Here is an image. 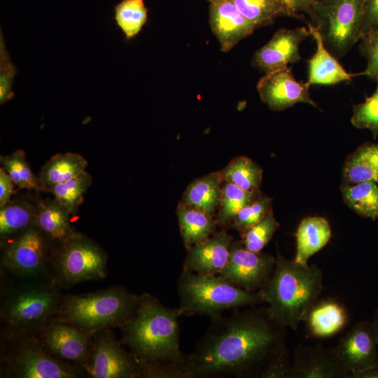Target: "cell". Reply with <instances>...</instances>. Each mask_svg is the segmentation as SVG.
I'll use <instances>...</instances> for the list:
<instances>
[{
    "mask_svg": "<svg viewBox=\"0 0 378 378\" xmlns=\"http://www.w3.org/2000/svg\"><path fill=\"white\" fill-rule=\"evenodd\" d=\"M87 160L80 155L74 153L57 154L52 156L41 168L38 181L40 189L66 182L85 172Z\"/></svg>",
    "mask_w": 378,
    "mask_h": 378,
    "instance_id": "cell-25",
    "label": "cell"
},
{
    "mask_svg": "<svg viewBox=\"0 0 378 378\" xmlns=\"http://www.w3.org/2000/svg\"><path fill=\"white\" fill-rule=\"evenodd\" d=\"M69 214L55 200L41 202L36 207L34 225L50 239L64 243L76 234Z\"/></svg>",
    "mask_w": 378,
    "mask_h": 378,
    "instance_id": "cell-26",
    "label": "cell"
},
{
    "mask_svg": "<svg viewBox=\"0 0 378 378\" xmlns=\"http://www.w3.org/2000/svg\"><path fill=\"white\" fill-rule=\"evenodd\" d=\"M260 191L248 192L224 180L217 222L221 225L231 224L237 213L258 196Z\"/></svg>",
    "mask_w": 378,
    "mask_h": 378,
    "instance_id": "cell-34",
    "label": "cell"
},
{
    "mask_svg": "<svg viewBox=\"0 0 378 378\" xmlns=\"http://www.w3.org/2000/svg\"><path fill=\"white\" fill-rule=\"evenodd\" d=\"M95 332L62 321H55L44 328L41 343L55 358L83 363L90 356L92 339Z\"/></svg>",
    "mask_w": 378,
    "mask_h": 378,
    "instance_id": "cell-16",
    "label": "cell"
},
{
    "mask_svg": "<svg viewBox=\"0 0 378 378\" xmlns=\"http://www.w3.org/2000/svg\"><path fill=\"white\" fill-rule=\"evenodd\" d=\"M377 346L378 335L372 322L363 321L341 337L335 349L349 377L378 365Z\"/></svg>",
    "mask_w": 378,
    "mask_h": 378,
    "instance_id": "cell-10",
    "label": "cell"
},
{
    "mask_svg": "<svg viewBox=\"0 0 378 378\" xmlns=\"http://www.w3.org/2000/svg\"><path fill=\"white\" fill-rule=\"evenodd\" d=\"M304 321L311 335L325 338L332 337L344 328L348 321V314L340 303L326 300L317 302Z\"/></svg>",
    "mask_w": 378,
    "mask_h": 378,
    "instance_id": "cell-22",
    "label": "cell"
},
{
    "mask_svg": "<svg viewBox=\"0 0 378 378\" xmlns=\"http://www.w3.org/2000/svg\"><path fill=\"white\" fill-rule=\"evenodd\" d=\"M224 180L248 192L260 191L262 170L256 163L245 156L232 160L221 171Z\"/></svg>",
    "mask_w": 378,
    "mask_h": 378,
    "instance_id": "cell-30",
    "label": "cell"
},
{
    "mask_svg": "<svg viewBox=\"0 0 378 378\" xmlns=\"http://www.w3.org/2000/svg\"><path fill=\"white\" fill-rule=\"evenodd\" d=\"M140 299L120 287L70 295L59 307V321L94 331L113 325H123L134 314Z\"/></svg>",
    "mask_w": 378,
    "mask_h": 378,
    "instance_id": "cell-5",
    "label": "cell"
},
{
    "mask_svg": "<svg viewBox=\"0 0 378 378\" xmlns=\"http://www.w3.org/2000/svg\"><path fill=\"white\" fill-rule=\"evenodd\" d=\"M17 69L13 64L4 43L2 32L0 37V104L2 105L14 97L12 90Z\"/></svg>",
    "mask_w": 378,
    "mask_h": 378,
    "instance_id": "cell-40",
    "label": "cell"
},
{
    "mask_svg": "<svg viewBox=\"0 0 378 378\" xmlns=\"http://www.w3.org/2000/svg\"><path fill=\"white\" fill-rule=\"evenodd\" d=\"M279 224L272 212L258 223L241 232L242 244L248 250L260 252L279 229Z\"/></svg>",
    "mask_w": 378,
    "mask_h": 378,
    "instance_id": "cell-36",
    "label": "cell"
},
{
    "mask_svg": "<svg viewBox=\"0 0 378 378\" xmlns=\"http://www.w3.org/2000/svg\"><path fill=\"white\" fill-rule=\"evenodd\" d=\"M63 244L57 262L62 281L72 284L106 276V256L92 241L76 233Z\"/></svg>",
    "mask_w": 378,
    "mask_h": 378,
    "instance_id": "cell-8",
    "label": "cell"
},
{
    "mask_svg": "<svg viewBox=\"0 0 378 378\" xmlns=\"http://www.w3.org/2000/svg\"><path fill=\"white\" fill-rule=\"evenodd\" d=\"M310 35L304 27L278 29L271 39L253 55L252 65L265 74L288 66L299 62V47Z\"/></svg>",
    "mask_w": 378,
    "mask_h": 378,
    "instance_id": "cell-15",
    "label": "cell"
},
{
    "mask_svg": "<svg viewBox=\"0 0 378 378\" xmlns=\"http://www.w3.org/2000/svg\"><path fill=\"white\" fill-rule=\"evenodd\" d=\"M180 315L214 317L224 310L265 303L260 290H246L220 276L184 270L178 283Z\"/></svg>",
    "mask_w": 378,
    "mask_h": 378,
    "instance_id": "cell-4",
    "label": "cell"
},
{
    "mask_svg": "<svg viewBox=\"0 0 378 378\" xmlns=\"http://www.w3.org/2000/svg\"><path fill=\"white\" fill-rule=\"evenodd\" d=\"M114 10L115 22L127 40L136 36L148 20L144 0H122Z\"/></svg>",
    "mask_w": 378,
    "mask_h": 378,
    "instance_id": "cell-33",
    "label": "cell"
},
{
    "mask_svg": "<svg viewBox=\"0 0 378 378\" xmlns=\"http://www.w3.org/2000/svg\"><path fill=\"white\" fill-rule=\"evenodd\" d=\"M322 289L323 274L316 265L288 260L277 250L273 273L259 290L270 316L285 328L296 330Z\"/></svg>",
    "mask_w": 378,
    "mask_h": 378,
    "instance_id": "cell-3",
    "label": "cell"
},
{
    "mask_svg": "<svg viewBox=\"0 0 378 378\" xmlns=\"http://www.w3.org/2000/svg\"><path fill=\"white\" fill-rule=\"evenodd\" d=\"M223 182L221 172L199 178L188 186L179 204L213 217L220 206Z\"/></svg>",
    "mask_w": 378,
    "mask_h": 378,
    "instance_id": "cell-21",
    "label": "cell"
},
{
    "mask_svg": "<svg viewBox=\"0 0 378 378\" xmlns=\"http://www.w3.org/2000/svg\"><path fill=\"white\" fill-rule=\"evenodd\" d=\"M13 182L6 171L0 169V207L4 206L10 202L13 193Z\"/></svg>",
    "mask_w": 378,
    "mask_h": 378,
    "instance_id": "cell-43",
    "label": "cell"
},
{
    "mask_svg": "<svg viewBox=\"0 0 378 378\" xmlns=\"http://www.w3.org/2000/svg\"><path fill=\"white\" fill-rule=\"evenodd\" d=\"M378 335V309H376L372 321Z\"/></svg>",
    "mask_w": 378,
    "mask_h": 378,
    "instance_id": "cell-45",
    "label": "cell"
},
{
    "mask_svg": "<svg viewBox=\"0 0 378 378\" xmlns=\"http://www.w3.org/2000/svg\"><path fill=\"white\" fill-rule=\"evenodd\" d=\"M208 1L210 27L222 51H230L253 32L255 27L240 13L231 0Z\"/></svg>",
    "mask_w": 378,
    "mask_h": 378,
    "instance_id": "cell-18",
    "label": "cell"
},
{
    "mask_svg": "<svg viewBox=\"0 0 378 378\" xmlns=\"http://www.w3.org/2000/svg\"><path fill=\"white\" fill-rule=\"evenodd\" d=\"M10 366L16 377L20 378H72L79 374L75 367L55 358L38 342L20 344Z\"/></svg>",
    "mask_w": 378,
    "mask_h": 378,
    "instance_id": "cell-12",
    "label": "cell"
},
{
    "mask_svg": "<svg viewBox=\"0 0 378 378\" xmlns=\"http://www.w3.org/2000/svg\"><path fill=\"white\" fill-rule=\"evenodd\" d=\"M365 0H317L310 22L326 48L341 58L362 36Z\"/></svg>",
    "mask_w": 378,
    "mask_h": 378,
    "instance_id": "cell-6",
    "label": "cell"
},
{
    "mask_svg": "<svg viewBox=\"0 0 378 378\" xmlns=\"http://www.w3.org/2000/svg\"><path fill=\"white\" fill-rule=\"evenodd\" d=\"M360 50L367 61L365 70L356 74L378 80V27L362 36L360 39Z\"/></svg>",
    "mask_w": 378,
    "mask_h": 378,
    "instance_id": "cell-39",
    "label": "cell"
},
{
    "mask_svg": "<svg viewBox=\"0 0 378 378\" xmlns=\"http://www.w3.org/2000/svg\"><path fill=\"white\" fill-rule=\"evenodd\" d=\"M335 347L298 344L294 349L290 378H348Z\"/></svg>",
    "mask_w": 378,
    "mask_h": 378,
    "instance_id": "cell-17",
    "label": "cell"
},
{
    "mask_svg": "<svg viewBox=\"0 0 378 378\" xmlns=\"http://www.w3.org/2000/svg\"><path fill=\"white\" fill-rule=\"evenodd\" d=\"M214 319L194 351L184 358L181 377H260L274 358L288 351L286 328L270 316L267 307Z\"/></svg>",
    "mask_w": 378,
    "mask_h": 378,
    "instance_id": "cell-1",
    "label": "cell"
},
{
    "mask_svg": "<svg viewBox=\"0 0 378 378\" xmlns=\"http://www.w3.org/2000/svg\"><path fill=\"white\" fill-rule=\"evenodd\" d=\"M307 24L316 45L314 55L307 60L308 84L330 85L351 81L356 74L347 72L326 48L319 31L310 22Z\"/></svg>",
    "mask_w": 378,
    "mask_h": 378,
    "instance_id": "cell-20",
    "label": "cell"
},
{
    "mask_svg": "<svg viewBox=\"0 0 378 378\" xmlns=\"http://www.w3.org/2000/svg\"><path fill=\"white\" fill-rule=\"evenodd\" d=\"M346 204L360 216L378 218V185L373 181L344 183L341 188Z\"/></svg>",
    "mask_w": 378,
    "mask_h": 378,
    "instance_id": "cell-28",
    "label": "cell"
},
{
    "mask_svg": "<svg viewBox=\"0 0 378 378\" xmlns=\"http://www.w3.org/2000/svg\"><path fill=\"white\" fill-rule=\"evenodd\" d=\"M276 258L248 250L242 242H232L228 262L219 275L248 291L259 290L272 276Z\"/></svg>",
    "mask_w": 378,
    "mask_h": 378,
    "instance_id": "cell-9",
    "label": "cell"
},
{
    "mask_svg": "<svg viewBox=\"0 0 378 378\" xmlns=\"http://www.w3.org/2000/svg\"><path fill=\"white\" fill-rule=\"evenodd\" d=\"M240 13L255 27L270 25L280 16H288L277 0H231Z\"/></svg>",
    "mask_w": 378,
    "mask_h": 378,
    "instance_id": "cell-31",
    "label": "cell"
},
{
    "mask_svg": "<svg viewBox=\"0 0 378 378\" xmlns=\"http://www.w3.org/2000/svg\"><path fill=\"white\" fill-rule=\"evenodd\" d=\"M55 289L44 286H30L14 293L3 311L4 321L14 330H25L42 325L59 308Z\"/></svg>",
    "mask_w": 378,
    "mask_h": 378,
    "instance_id": "cell-7",
    "label": "cell"
},
{
    "mask_svg": "<svg viewBox=\"0 0 378 378\" xmlns=\"http://www.w3.org/2000/svg\"><path fill=\"white\" fill-rule=\"evenodd\" d=\"M287 10L289 17L306 21L304 14L312 18L317 0H277Z\"/></svg>",
    "mask_w": 378,
    "mask_h": 378,
    "instance_id": "cell-41",
    "label": "cell"
},
{
    "mask_svg": "<svg viewBox=\"0 0 378 378\" xmlns=\"http://www.w3.org/2000/svg\"><path fill=\"white\" fill-rule=\"evenodd\" d=\"M177 215L181 234L187 250L210 238L216 222L205 213L178 204Z\"/></svg>",
    "mask_w": 378,
    "mask_h": 378,
    "instance_id": "cell-27",
    "label": "cell"
},
{
    "mask_svg": "<svg viewBox=\"0 0 378 378\" xmlns=\"http://www.w3.org/2000/svg\"><path fill=\"white\" fill-rule=\"evenodd\" d=\"M342 177L344 183H378V143L363 144L349 155L344 164Z\"/></svg>",
    "mask_w": 378,
    "mask_h": 378,
    "instance_id": "cell-24",
    "label": "cell"
},
{
    "mask_svg": "<svg viewBox=\"0 0 378 378\" xmlns=\"http://www.w3.org/2000/svg\"><path fill=\"white\" fill-rule=\"evenodd\" d=\"M179 316L178 309L167 308L155 297L144 295L134 314L123 324L125 342L144 374L181 377L184 358L179 349Z\"/></svg>",
    "mask_w": 378,
    "mask_h": 378,
    "instance_id": "cell-2",
    "label": "cell"
},
{
    "mask_svg": "<svg viewBox=\"0 0 378 378\" xmlns=\"http://www.w3.org/2000/svg\"><path fill=\"white\" fill-rule=\"evenodd\" d=\"M351 124L358 129L370 130L375 139L378 136V80L374 92L365 100L353 106Z\"/></svg>",
    "mask_w": 378,
    "mask_h": 378,
    "instance_id": "cell-38",
    "label": "cell"
},
{
    "mask_svg": "<svg viewBox=\"0 0 378 378\" xmlns=\"http://www.w3.org/2000/svg\"><path fill=\"white\" fill-rule=\"evenodd\" d=\"M272 200L261 192L235 216L231 225L240 233L248 230L272 212Z\"/></svg>",
    "mask_w": 378,
    "mask_h": 378,
    "instance_id": "cell-37",
    "label": "cell"
},
{
    "mask_svg": "<svg viewBox=\"0 0 378 378\" xmlns=\"http://www.w3.org/2000/svg\"><path fill=\"white\" fill-rule=\"evenodd\" d=\"M295 237L296 252L293 260L299 263H307L309 259L330 241V223L323 217H306L299 224Z\"/></svg>",
    "mask_w": 378,
    "mask_h": 378,
    "instance_id": "cell-23",
    "label": "cell"
},
{
    "mask_svg": "<svg viewBox=\"0 0 378 378\" xmlns=\"http://www.w3.org/2000/svg\"><path fill=\"white\" fill-rule=\"evenodd\" d=\"M87 370L94 378H132L141 374L135 358L129 356L109 332L95 338Z\"/></svg>",
    "mask_w": 378,
    "mask_h": 378,
    "instance_id": "cell-11",
    "label": "cell"
},
{
    "mask_svg": "<svg viewBox=\"0 0 378 378\" xmlns=\"http://www.w3.org/2000/svg\"><path fill=\"white\" fill-rule=\"evenodd\" d=\"M377 27H378V0H365L363 12L362 36Z\"/></svg>",
    "mask_w": 378,
    "mask_h": 378,
    "instance_id": "cell-42",
    "label": "cell"
},
{
    "mask_svg": "<svg viewBox=\"0 0 378 378\" xmlns=\"http://www.w3.org/2000/svg\"><path fill=\"white\" fill-rule=\"evenodd\" d=\"M349 378H378V365L359 373L350 375Z\"/></svg>",
    "mask_w": 378,
    "mask_h": 378,
    "instance_id": "cell-44",
    "label": "cell"
},
{
    "mask_svg": "<svg viewBox=\"0 0 378 378\" xmlns=\"http://www.w3.org/2000/svg\"><path fill=\"white\" fill-rule=\"evenodd\" d=\"M0 162L19 189H40L38 178L30 169L22 150H18L8 155H1Z\"/></svg>",
    "mask_w": 378,
    "mask_h": 378,
    "instance_id": "cell-35",
    "label": "cell"
},
{
    "mask_svg": "<svg viewBox=\"0 0 378 378\" xmlns=\"http://www.w3.org/2000/svg\"><path fill=\"white\" fill-rule=\"evenodd\" d=\"M232 242V237L220 231L193 246L188 250L184 270L201 274H219L228 262Z\"/></svg>",
    "mask_w": 378,
    "mask_h": 378,
    "instance_id": "cell-19",
    "label": "cell"
},
{
    "mask_svg": "<svg viewBox=\"0 0 378 378\" xmlns=\"http://www.w3.org/2000/svg\"><path fill=\"white\" fill-rule=\"evenodd\" d=\"M92 182L91 176L85 171L71 180L50 186L45 190L52 193L55 200L70 214H75Z\"/></svg>",
    "mask_w": 378,
    "mask_h": 378,
    "instance_id": "cell-32",
    "label": "cell"
},
{
    "mask_svg": "<svg viewBox=\"0 0 378 378\" xmlns=\"http://www.w3.org/2000/svg\"><path fill=\"white\" fill-rule=\"evenodd\" d=\"M2 260L12 272L31 276L42 271L46 263V242L42 232L33 225L7 243Z\"/></svg>",
    "mask_w": 378,
    "mask_h": 378,
    "instance_id": "cell-14",
    "label": "cell"
},
{
    "mask_svg": "<svg viewBox=\"0 0 378 378\" xmlns=\"http://www.w3.org/2000/svg\"><path fill=\"white\" fill-rule=\"evenodd\" d=\"M310 85L298 81L290 66L265 74L257 84L261 100L273 111H282L298 103H306L317 107L311 98Z\"/></svg>",
    "mask_w": 378,
    "mask_h": 378,
    "instance_id": "cell-13",
    "label": "cell"
},
{
    "mask_svg": "<svg viewBox=\"0 0 378 378\" xmlns=\"http://www.w3.org/2000/svg\"><path fill=\"white\" fill-rule=\"evenodd\" d=\"M36 208L24 202H8L0 209V238L6 244L34 225Z\"/></svg>",
    "mask_w": 378,
    "mask_h": 378,
    "instance_id": "cell-29",
    "label": "cell"
}]
</instances>
